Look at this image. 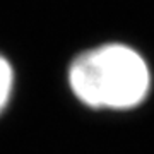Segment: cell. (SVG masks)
I'll list each match as a JSON object with an SVG mask.
<instances>
[{"mask_svg":"<svg viewBox=\"0 0 154 154\" xmlns=\"http://www.w3.org/2000/svg\"><path fill=\"white\" fill-rule=\"evenodd\" d=\"M69 86L94 110H132L147 98L151 70L137 50L108 43L77 55L69 67Z\"/></svg>","mask_w":154,"mask_h":154,"instance_id":"obj_1","label":"cell"},{"mask_svg":"<svg viewBox=\"0 0 154 154\" xmlns=\"http://www.w3.org/2000/svg\"><path fill=\"white\" fill-rule=\"evenodd\" d=\"M12 88H14V70L7 58L0 55V111L9 103Z\"/></svg>","mask_w":154,"mask_h":154,"instance_id":"obj_2","label":"cell"}]
</instances>
